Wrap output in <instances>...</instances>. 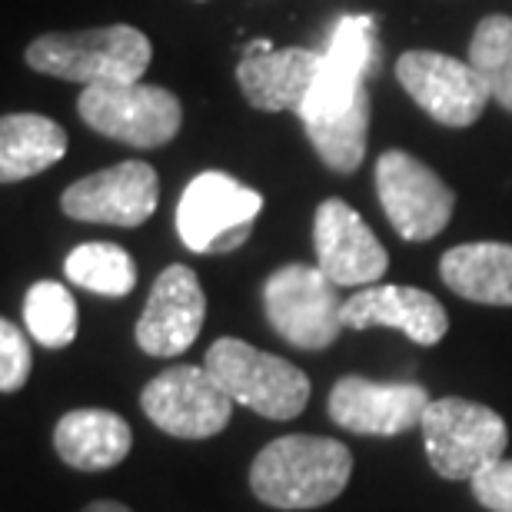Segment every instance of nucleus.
<instances>
[{
    "label": "nucleus",
    "mask_w": 512,
    "mask_h": 512,
    "mask_svg": "<svg viewBox=\"0 0 512 512\" xmlns=\"http://www.w3.org/2000/svg\"><path fill=\"white\" fill-rule=\"evenodd\" d=\"M353 476L350 446L330 436H280L250 466L253 496L270 509H320L343 493Z\"/></svg>",
    "instance_id": "f257e3e1"
},
{
    "label": "nucleus",
    "mask_w": 512,
    "mask_h": 512,
    "mask_svg": "<svg viewBox=\"0 0 512 512\" xmlns=\"http://www.w3.org/2000/svg\"><path fill=\"white\" fill-rule=\"evenodd\" d=\"M27 67L67 84H137L147 74L153 47L143 30L110 24L74 34H40L27 47Z\"/></svg>",
    "instance_id": "f03ea898"
},
{
    "label": "nucleus",
    "mask_w": 512,
    "mask_h": 512,
    "mask_svg": "<svg viewBox=\"0 0 512 512\" xmlns=\"http://www.w3.org/2000/svg\"><path fill=\"white\" fill-rule=\"evenodd\" d=\"M207 370L213 373L233 403L253 409L266 419H296L310 403V380L300 366L283 356L263 353L256 346L223 336L207 350Z\"/></svg>",
    "instance_id": "7ed1b4c3"
},
{
    "label": "nucleus",
    "mask_w": 512,
    "mask_h": 512,
    "mask_svg": "<svg viewBox=\"0 0 512 512\" xmlns=\"http://www.w3.org/2000/svg\"><path fill=\"white\" fill-rule=\"evenodd\" d=\"M423 446L429 466L443 479H476L503 459L509 446L506 419L473 399H433L423 416Z\"/></svg>",
    "instance_id": "20e7f679"
},
{
    "label": "nucleus",
    "mask_w": 512,
    "mask_h": 512,
    "mask_svg": "<svg viewBox=\"0 0 512 512\" xmlns=\"http://www.w3.org/2000/svg\"><path fill=\"white\" fill-rule=\"evenodd\" d=\"M263 197L223 170L197 173L177 203V233L193 253H230L247 243Z\"/></svg>",
    "instance_id": "39448f33"
},
{
    "label": "nucleus",
    "mask_w": 512,
    "mask_h": 512,
    "mask_svg": "<svg viewBox=\"0 0 512 512\" xmlns=\"http://www.w3.org/2000/svg\"><path fill=\"white\" fill-rule=\"evenodd\" d=\"M80 120L100 137L137 150H157L180 133V100L153 84H94L77 97Z\"/></svg>",
    "instance_id": "423d86ee"
},
{
    "label": "nucleus",
    "mask_w": 512,
    "mask_h": 512,
    "mask_svg": "<svg viewBox=\"0 0 512 512\" xmlns=\"http://www.w3.org/2000/svg\"><path fill=\"white\" fill-rule=\"evenodd\" d=\"M266 320L296 350H326L343 333V303L320 266L286 263L263 283Z\"/></svg>",
    "instance_id": "0eeeda50"
},
{
    "label": "nucleus",
    "mask_w": 512,
    "mask_h": 512,
    "mask_svg": "<svg viewBox=\"0 0 512 512\" xmlns=\"http://www.w3.org/2000/svg\"><path fill=\"white\" fill-rule=\"evenodd\" d=\"M376 193L386 220L409 243L439 237L456 210L453 187L406 150H386L376 160Z\"/></svg>",
    "instance_id": "6e6552de"
},
{
    "label": "nucleus",
    "mask_w": 512,
    "mask_h": 512,
    "mask_svg": "<svg viewBox=\"0 0 512 512\" xmlns=\"http://www.w3.org/2000/svg\"><path fill=\"white\" fill-rule=\"evenodd\" d=\"M396 80L436 124L453 130L473 127L493 100L489 84L469 60L439 50H406L396 60Z\"/></svg>",
    "instance_id": "1a4fd4ad"
},
{
    "label": "nucleus",
    "mask_w": 512,
    "mask_h": 512,
    "mask_svg": "<svg viewBox=\"0 0 512 512\" xmlns=\"http://www.w3.org/2000/svg\"><path fill=\"white\" fill-rule=\"evenodd\" d=\"M140 406L153 426L177 439H210L233 416V399L207 366H170L157 373L143 386Z\"/></svg>",
    "instance_id": "9d476101"
},
{
    "label": "nucleus",
    "mask_w": 512,
    "mask_h": 512,
    "mask_svg": "<svg viewBox=\"0 0 512 512\" xmlns=\"http://www.w3.org/2000/svg\"><path fill=\"white\" fill-rule=\"evenodd\" d=\"M160 177L150 163L124 160L117 167L97 170L60 193V210L80 223H107V227H140L157 213Z\"/></svg>",
    "instance_id": "9b49d317"
},
{
    "label": "nucleus",
    "mask_w": 512,
    "mask_h": 512,
    "mask_svg": "<svg viewBox=\"0 0 512 512\" xmlns=\"http://www.w3.org/2000/svg\"><path fill=\"white\" fill-rule=\"evenodd\" d=\"M433 396L419 383H373L366 376H343L330 389L326 413L340 429L360 436H399L423 423Z\"/></svg>",
    "instance_id": "f8f14e48"
},
{
    "label": "nucleus",
    "mask_w": 512,
    "mask_h": 512,
    "mask_svg": "<svg viewBox=\"0 0 512 512\" xmlns=\"http://www.w3.org/2000/svg\"><path fill=\"white\" fill-rule=\"evenodd\" d=\"M316 266L336 286H373L389 266V253L350 203L330 197L313 217Z\"/></svg>",
    "instance_id": "ddd939ff"
},
{
    "label": "nucleus",
    "mask_w": 512,
    "mask_h": 512,
    "mask_svg": "<svg viewBox=\"0 0 512 512\" xmlns=\"http://www.w3.org/2000/svg\"><path fill=\"white\" fill-rule=\"evenodd\" d=\"M207 296L197 273L183 263L167 266L147 296L137 323V346L147 356H180L200 340Z\"/></svg>",
    "instance_id": "4468645a"
},
{
    "label": "nucleus",
    "mask_w": 512,
    "mask_h": 512,
    "mask_svg": "<svg viewBox=\"0 0 512 512\" xmlns=\"http://www.w3.org/2000/svg\"><path fill=\"white\" fill-rule=\"evenodd\" d=\"M343 326L350 330H370V326H386L409 336L416 346H436L449 333V313L433 293L419 286H360L343 303Z\"/></svg>",
    "instance_id": "2eb2a0df"
},
{
    "label": "nucleus",
    "mask_w": 512,
    "mask_h": 512,
    "mask_svg": "<svg viewBox=\"0 0 512 512\" xmlns=\"http://www.w3.org/2000/svg\"><path fill=\"white\" fill-rule=\"evenodd\" d=\"M323 54L306 47H270L260 54H247L237 64V84L247 97V104L263 114L280 110H300L306 94L320 77Z\"/></svg>",
    "instance_id": "dca6fc26"
},
{
    "label": "nucleus",
    "mask_w": 512,
    "mask_h": 512,
    "mask_svg": "<svg viewBox=\"0 0 512 512\" xmlns=\"http://www.w3.org/2000/svg\"><path fill=\"white\" fill-rule=\"evenodd\" d=\"M133 433L124 416L110 409L84 406L60 416L54 429V449L70 469L80 473H104L130 456Z\"/></svg>",
    "instance_id": "f3484780"
},
{
    "label": "nucleus",
    "mask_w": 512,
    "mask_h": 512,
    "mask_svg": "<svg viewBox=\"0 0 512 512\" xmlns=\"http://www.w3.org/2000/svg\"><path fill=\"white\" fill-rule=\"evenodd\" d=\"M443 283L463 300L483 306H512V243L479 240L443 253Z\"/></svg>",
    "instance_id": "a211bd4d"
},
{
    "label": "nucleus",
    "mask_w": 512,
    "mask_h": 512,
    "mask_svg": "<svg viewBox=\"0 0 512 512\" xmlns=\"http://www.w3.org/2000/svg\"><path fill=\"white\" fill-rule=\"evenodd\" d=\"M67 153V130L44 114H4L0 120V180L20 183L50 170Z\"/></svg>",
    "instance_id": "6ab92c4d"
},
{
    "label": "nucleus",
    "mask_w": 512,
    "mask_h": 512,
    "mask_svg": "<svg viewBox=\"0 0 512 512\" xmlns=\"http://www.w3.org/2000/svg\"><path fill=\"white\" fill-rule=\"evenodd\" d=\"M67 280L97 296H127L137 286V263L117 243H80L64 260Z\"/></svg>",
    "instance_id": "aec40b11"
},
{
    "label": "nucleus",
    "mask_w": 512,
    "mask_h": 512,
    "mask_svg": "<svg viewBox=\"0 0 512 512\" xmlns=\"http://www.w3.org/2000/svg\"><path fill=\"white\" fill-rule=\"evenodd\" d=\"M24 326L40 346L64 350L77 340V303L64 283L40 280L24 296Z\"/></svg>",
    "instance_id": "412c9836"
},
{
    "label": "nucleus",
    "mask_w": 512,
    "mask_h": 512,
    "mask_svg": "<svg viewBox=\"0 0 512 512\" xmlns=\"http://www.w3.org/2000/svg\"><path fill=\"white\" fill-rule=\"evenodd\" d=\"M469 64L489 84V94L512 114V17L489 14L476 24L469 40Z\"/></svg>",
    "instance_id": "4be33fe9"
},
{
    "label": "nucleus",
    "mask_w": 512,
    "mask_h": 512,
    "mask_svg": "<svg viewBox=\"0 0 512 512\" xmlns=\"http://www.w3.org/2000/svg\"><path fill=\"white\" fill-rule=\"evenodd\" d=\"M326 64L346 70V74L366 77L376 60V20L366 14L340 17L330 34V47L323 50Z\"/></svg>",
    "instance_id": "5701e85b"
},
{
    "label": "nucleus",
    "mask_w": 512,
    "mask_h": 512,
    "mask_svg": "<svg viewBox=\"0 0 512 512\" xmlns=\"http://www.w3.org/2000/svg\"><path fill=\"white\" fill-rule=\"evenodd\" d=\"M30 366H34V353L27 346V336L10 320H0V389L17 393L27 383Z\"/></svg>",
    "instance_id": "b1692460"
},
{
    "label": "nucleus",
    "mask_w": 512,
    "mask_h": 512,
    "mask_svg": "<svg viewBox=\"0 0 512 512\" xmlns=\"http://www.w3.org/2000/svg\"><path fill=\"white\" fill-rule=\"evenodd\" d=\"M473 483L476 503L489 512H512V459H496L493 466H486Z\"/></svg>",
    "instance_id": "393cba45"
},
{
    "label": "nucleus",
    "mask_w": 512,
    "mask_h": 512,
    "mask_svg": "<svg viewBox=\"0 0 512 512\" xmlns=\"http://www.w3.org/2000/svg\"><path fill=\"white\" fill-rule=\"evenodd\" d=\"M84 512H133V509L124 503H114V499H97V503H90Z\"/></svg>",
    "instance_id": "a878e982"
}]
</instances>
